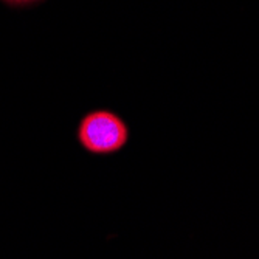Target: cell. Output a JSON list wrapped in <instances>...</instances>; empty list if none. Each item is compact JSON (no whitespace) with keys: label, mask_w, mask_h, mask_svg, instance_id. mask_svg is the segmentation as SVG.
I'll list each match as a JSON object with an SVG mask.
<instances>
[{"label":"cell","mask_w":259,"mask_h":259,"mask_svg":"<svg viewBox=\"0 0 259 259\" xmlns=\"http://www.w3.org/2000/svg\"><path fill=\"white\" fill-rule=\"evenodd\" d=\"M127 138L126 123L109 110H95L85 115L78 127L79 143L90 154H113L126 146Z\"/></svg>","instance_id":"6da1fadb"},{"label":"cell","mask_w":259,"mask_h":259,"mask_svg":"<svg viewBox=\"0 0 259 259\" xmlns=\"http://www.w3.org/2000/svg\"><path fill=\"white\" fill-rule=\"evenodd\" d=\"M10 4H27V2H31V0H7Z\"/></svg>","instance_id":"7a4b0ae2"}]
</instances>
